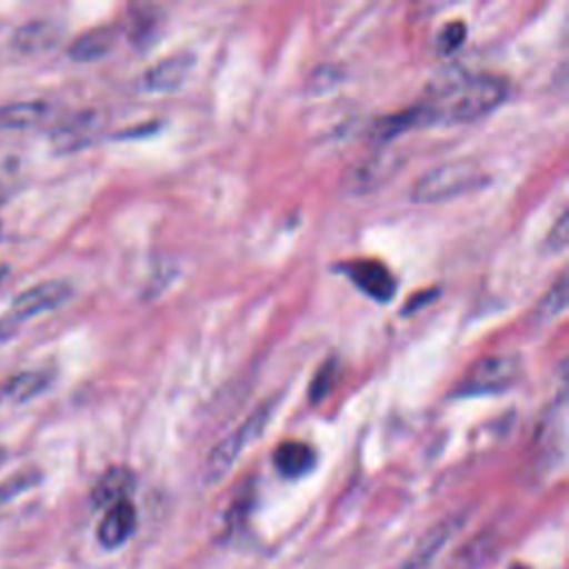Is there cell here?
<instances>
[{
  "instance_id": "6da1fadb",
  "label": "cell",
  "mask_w": 569,
  "mask_h": 569,
  "mask_svg": "<svg viewBox=\"0 0 569 569\" xmlns=\"http://www.w3.org/2000/svg\"><path fill=\"white\" fill-rule=\"evenodd\" d=\"M509 93L505 78L493 73H471L442 87L425 100L436 122H473L498 109Z\"/></svg>"
},
{
  "instance_id": "7a4b0ae2",
  "label": "cell",
  "mask_w": 569,
  "mask_h": 569,
  "mask_svg": "<svg viewBox=\"0 0 569 569\" xmlns=\"http://www.w3.org/2000/svg\"><path fill=\"white\" fill-rule=\"evenodd\" d=\"M487 180L489 176L480 164L471 160H453L422 173L411 187V198L427 204L445 202L480 189Z\"/></svg>"
},
{
  "instance_id": "3957f363",
  "label": "cell",
  "mask_w": 569,
  "mask_h": 569,
  "mask_svg": "<svg viewBox=\"0 0 569 569\" xmlns=\"http://www.w3.org/2000/svg\"><path fill=\"white\" fill-rule=\"evenodd\" d=\"M271 413H273V402H262L227 438H222L211 449V453L204 462V480L207 482H218L227 476V471L233 467V462L240 458V453L262 433Z\"/></svg>"
},
{
  "instance_id": "277c9868",
  "label": "cell",
  "mask_w": 569,
  "mask_h": 569,
  "mask_svg": "<svg viewBox=\"0 0 569 569\" xmlns=\"http://www.w3.org/2000/svg\"><path fill=\"white\" fill-rule=\"evenodd\" d=\"M520 373L516 356H487L478 360L456 387L458 396H487L509 389Z\"/></svg>"
},
{
  "instance_id": "5b68a950",
  "label": "cell",
  "mask_w": 569,
  "mask_h": 569,
  "mask_svg": "<svg viewBox=\"0 0 569 569\" xmlns=\"http://www.w3.org/2000/svg\"><path fill=\"white\" fill-rule=\"evenodd\" d=\"M71 296H73V284L69 280H62V278L44 280L20 291L13 298L7 316L20 325L22 320H31L40 313L62 307Z\"/></svg>"
},
{
  "instance_id": "8992f818",
  "label": "cell",
  "mask_w": 569,
  "mask_h": 569,
  "mask_svg": "<svg viewBox=\"0 0 569 569\" xmlns=\"http://www.w3.org/2000/svg\"><path fill=\"white\" fill-rule=\"evenodd\" d=\"M465 516L456 513L449 516L440 522H436L409 551V556L398 562L393 569H429L431 562L438 558V553L442 551V547L458 533V529L462 527Z\"/></svg>"
},
{
  "instance_id": "52a82bcc",
  "label": "cell",
  "mask_w": 569,
  "mask_h": 569,
  "mask_svg": "<svg viewBox=\"0 0 569 569\" xmlns=\"http://www.w3.org/2000/svg\"><path fill=\"white\" fill-rule=\"evenodd\" d=\"M340 269L349 276V280L369 298L378 302H389L396 293V280L391 271L378 260H353L340 264Z\"/></svg>"
},
{
  "instance_id": "ba28073f",
  "label": "cell",
  "mask_w": 569,
  "mask_h": 569,
  "mask_svg": "<svg viewBox=\"0 0 569 569\" xmlns=\"http://www.w3.org/2000/svg\"><path fill=\"white\" fill-rule=\"evenodd\" d=\"M400 156L391 153V151H382L376 153L367 160H362L360 164L351 167V171L345 176V187L351 193H369L378 187H382L400 167Z\"/></svg>"
},
{
  "instance_id": "9c48e42d",
  "label": "cell",
  "mask_w": 569,
  "mask_h": 569,
  "mask_svg": "<svg viewBox=\"0 0 569 569\" xmlns=\"http://www.w3.org/2000/svg\"><path fill=\"white\" fill-rule=\"evenodd\" d=\"M191 67H193V56L189 53H171L167 58H160L144 71L142 89L151 93L176 91L187 80Z\"/></svg>"
},
{
  "instance_id": "30bf717a",
  "label": "cell",
  "mask_w": 569,
  "mask_h": 569,
  "mask_svg": "<svg viewBox=\"0 0 569 569\" xmlns=\"http://www.w3.org/2000/svg\"><path fill=\"white\" fill-rule=\"evenodd\" d=\"M133 529H136V509H133L131 500H120V502L111 505L109 509H104V516L98 525L96 538L102 547L116 549L133 533Z\"/></svg>"
},
{
  "instance_id": "8fae6325",
  "label": "cell",
  "mask_w": 569,
  "mask_h": 569,
  "mask_svg": "<svg viewBox=\"0 0 569 569\" xmlns=\"http://www.w3.org/2000/svg\"><path fill=\"white\" fill-rule=\"evenodd\" d=\"M53 382V371L49 369H27L18 371L0 387V400L7 405H22L42 396Z\"/></svg>"
},
{
  "instance_id": "7c38bea8",
  "label": "cell",
  "mask_w": 569,
  "mask_h": 569,
  "mask_svg": "<svg viewBox=\"0 0 569 569\" xmlns=\"http://www.w3.org/2000/svg\"><path fill=\"white\" fill-rule=\"evenodd\" d=\"M133 489V473L127 467H109L91 489V505L96 509H109L120 500H129Z\"/></svg>"
},
{
  "instance_id": "4fadbf2b",
  "label": "cell",
  "mask_w": 569,
  "mask_h": 569,
  "mask_svg": "<svg viewBox=\"0 0 569 569\" xmlns=\"http://www.w3.org/2000/svg\"><path fill=\"white\" fill-rule=\"evenodd\" d=\"M498 540L489 531H480L467 538L456 551L447 556L445 569H480L493 556Z\"/></svg>"
},
{
  "instance_id": "5bb4252c",
  "label": "cell",
  "mask_w": 569,
  "mask_h": 569,
  "mask_svg": "<svg viewBox=\"0 0 569 569\" xmlns=\"http://www.w3.org/2000/svg\"><path fill=\"white\" fill-rule=\"evenodd\" d=\"M60 40V27L51 20H31L16 29L13 49L24 56L49 51Z\"/></svg>"
},
{
  "instance_id": "9a60e30c",
  "label": "cell",
  "mask_w": 569,
  "mask_h": 569,
  "mask_svg": "<svg viewBox=\"0 0 569 569\" xmlns=\"http://www.w3.org/2000/svg\"><path fill=\"white\" fill-rule=\"evenodd\" d=\"M118 42V31L113 27H93L84 33H80L67 49L69 58L76 62H93L104 56L116 47Z\"/></svg>"
},
{
  "instance_id": "2e32d148",
  "label": "cell",
  "mask_w": 569,
  "mask_h": 569,
  "mask_svg": "<svg viewBox=\"0 0 569 569\" xmlns=\"http://www.w3.org/2000/svg\"><path fill=\"white\" fill-rule=\"evenodd\" d=\"M273 467L284 478H300L316 467V449L300 440L280 442L273 451Z\"/></svg>"
},
{
  "instance_id": "e0dca14e",
  "label": "cell",
  "mask_w": 569,
  "mask_h": 569,
  "mask_svg": "<svg viewBox=\"0 0 569 569\" xmlns=\"http://www.w3.org/2000/svg\"><path fill=\"white\" fill-rule=\"evenodd\" d=\"M49 116V104L44 100H16L0 104V129L22 131L40 124Z\"/></svg>"
},
{
  "instance_id": "ac0fdd59",
  "label": "cell",
  "mask_w": 569,
  "mask_h": 569,
  "mask_svg": "<svg viewBox=\"0 0 569 569\" xmlns=\"http://www.w3.org/2000/svg\"><path fill=\"white\" fill-rule=\"evenodd\" d=\"M93 129H96L93 113H78L71 120L58 124V129L53 133V142L62 151L78 149L80 144H84L91 138Z\"/></svg>"
},
{
  "instance_id": "d6986e66",
  "label": "cell",
  "mask_w": 569,
  "mask_h": 569,
  "mask_svg": "<svg viewBox=\"0 0 569 569\" xmlns=\"http://www.w3.org/2000/svg\"><path fill=\"white\" fill-rule=\"evenodd\" d=\"M40 480H42V473L36 467H27V469L11 473L7 480L0 482V507H4L7 502L16 500L18 496L31 491L33 487L40 485Z\"/></svg>"
},
{
  "instance_id": "ffe728a7",
  "label": "cell",
  "mask_w": 569,
  "mask_h": 569,
  "mask_svg": "<svg viewBox=\"0 0 569 569\" xmlns=\"http://www.w3.org/2000/svg\"><path fill=\"white\" fill-rule=\"evenodd\" d=\"M567 307V280L565 273L558 276V280L551 284V289L540 298L538 302V318H553L562 313Z\"/></svg>"
},
{
  "instance_id": "44dd1931",
  "label": "cell",
  "mask_w": 569,
  "mask_h": 569,
  "mask_svg": "<svg viewBox=\"0 0 569 569\" xmlns=\"http://www.w3.org/2000/svg\"><path fill=\"white\" fill-rule=\"evenodd\" d=\"M336 373H338V365H336L333 358L325 360L318 367V371H316V376H313V380L309 385V400H311V405H318L320 400H325L331 393L333 382H336Z\"/></svg>"
},
{
  "instance_id": "7402d4cb",
  "label": "cell",
  "mask_w": 569,
  "mask_h": 569,
  "mask_svg": "<svg viewBox=\"0 0 569 569\" xmlns=\"http://www.w3.org/2000/svg\"><path fill=\"white\" fill-rule=\"evenodd\" d=\"M22 184V167L18 158L0 160V204L11 200Z\"/></svg>"
},
{
  "instance_id": "603a6c76",
  "label": "cell",
  "mask_w": 569,
  "mask_h": 569,
  "mask_svg": "<svg viewBox=\"0 0 569 569\" xmlns=\"http://www.w3.org/2000/svg\"><path fill=\"white\" fill-rule=\"evenodd\" d=\"M465 38H467V24L462 20H451L445 27H440L436 36V51L440 56H449L465 42Z\"/></svg>"
},
{
  "instance_id": "cb8c5ba5",
  "label": "cell",
  "mask_w": 569,
  "mask_h": 569,
  "mask_svg": "<svg viewBox=\"0 0 569 569\" xmlns=\"http://www.w3.org/2000/svg\"><path fill=\"white\" fill-rule=\"evenodd\" d=\"M160 16L158 13H147V11H142L138 18H136V24H133V29H131V40L136 42V44H142V47H147V44H151L153 40H156V33H158V20Z\"/></svg>"
},
{
  "instance_id": "d4e9b609",
  "label": "cell",
  "mask_w": 569,
  "mask_h": 569,
  "mask_svg": "<svg viewBox=\"0 0 569 569\" xmlns=\"http://www.w3.org/2000/svg\"><path fill=\"white\" fill-rule=\"evenodd\" d=\"M551 244V249H556V251H560L565 244H567V213L562 211L560 213V218L556 220V224H553V229H551V233H549V238H547V247Z\"/></svg>"
},
{
  "instance_id": "484cf974",
  "label": "cell",
  "mask_w": 569,
  "mask_h": 569,
  "mask_svg": "<svg viewBox=\"0 0 569 569\" xmlns=\"http://www.w3.org/2000/svg\"><path fill=\"white\" fill-rule=\"evenodd\" d=\"M16 331H18V322L16 320H11L9 316L0 318V345L11 340L16 336Z\"/></svg>"
},
{
  "instance_id": "4316f807",
  "label": "cell",
  "mask_w": 569,
  "mask_h": 569,
  "mask_svg": "<svg viewBox=\"0 0 569 569\" xmlns=\"http://www.w3.org/2000/svg\"><path fill=\"white\" fill-rule=\"evenodd\" d=\"M4 460H7V449H4V447H0V467L4 465Z\"/></svg>"
}]
</instances>
